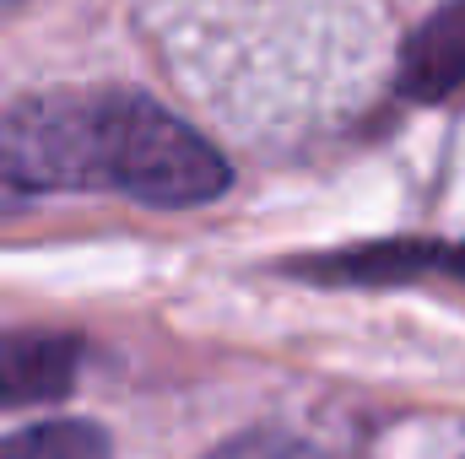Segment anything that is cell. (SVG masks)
<instances>
[{
    "label": "cell",
    "mask_w": 465,
    "mask_h": 459,
    "mask_svg": "<svg viewBox=\"0 0 465 459\" xmlns=\"http://www.w3.org/2000/svg\"><path fill=\"white\" fill-rule=\"evenodd\" d=\"M217 146L119 87L44 93L0 119V190H114L141 206H206L228 190Z\"/></svg>",
    "instance_id": "cell-1"
},
{
    "label": "cell",
    "mask_w": 465,
    "mask_h": 459,
    "mask_svg": "<svg viewBox=\"0 0 465 459\" xmlns=\"http://www.w3.org/2000/svg\"><path fill=\"white\" fill-rule=\"evenodd\" d=\"M82 341L65 330H11L0 336V405H44L76 384Z\"/></svg>",
    "instance_id": "cell-2"
},
{
    "label": "cell",
    "mask_w": 465,
    "mask_h": 459,
    "mask_svg": "<svg viewBox=\"0 0 465 459\" xmlns=\"http://www.w3.org/2000/svg\"><path fill=\"white\" fill-rule=\"evenodd\" d=\"M465 87V0L439 5L401 44V93L417 103H439Z\"/></svg>",
    "instance_id": "cell-3"
},
{
    "label": "cell",
    "mask_w": 465,
    "mask_h": 459,
    "mask_svg": "<svg viewBox=\"0 0 465 459\" xmlns=\"http://www.w3.org/2000/svg\"><path fill=\"white\" fill-rule=\"evenodd\" d=\"M460 265L455 249L444 243H373V249H347V254H331V259H314L303 265L314 281H336V287H390L401 276H422V270H450Z\"/></svg>",
    "instance_id": "cell-4"
},
{
    "label": "cell",
    "mask_w": 465,
    "mask_h": 459,
    "mask_svg": "<svg viewBox=\"0 0 465 459\" xmlns=\"http://www.w3.org/2000/svg\"><path fill=\"white\" fill-rule=\"evenodd\" d=\"M0 459H109V438L93 422H38L0 438Z\"/></svg>",
    "instance_id": "cell-5"
},
{
    "label": "cell",
    "mask_w": 465,
    "mask_h": 459,
    "mask_svg": "<svg viewBox=\"0 0 465 459\" xmlns=\"http://www.w3.org/2000/svg\"><path fill=\"white\" fill-rule=\"evenodd\" d=\"M206 459H320L314 444L292 438V433H276V427H254V433H238L223 449H212Z\"/></svg>",
    "instance_id": "cell-6"
}]
</instances>
